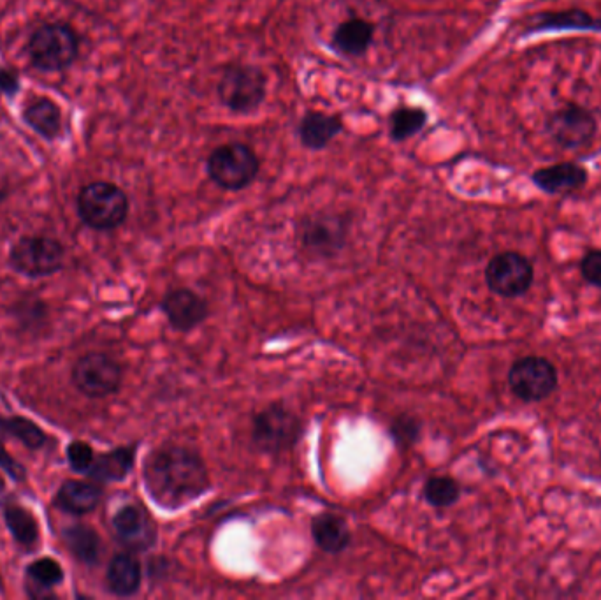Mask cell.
<instances>
[{"mask_svg": "<svg viewBox=\"0 0 601 600\" xmlns=\"http://www.w3.org/2000/svg\"><path fill=\"white\" fill-rule=\"evenodd\" d=\"M145 484L157 504L178 509L201 497L210 486V477L199 454L187 447L166 446L148 456Z\"/></svg>", "mask_w": 601, "mask_h": 600, "instance_id": "obj_1", "label": "cell"}, {"mask_svg": "<svg viewBox=\"0 0 601 600\" xmlns=\"http://www.w3.org/2000/svg\"><path fill=\"white\" fill-rule=\"evenodd\" d=\"M27 52L36 69L44 73H57L76 60L80 41L76 32L66 23H46L30 36Z\"/></svg>", "mask_w": 601, "mask_h": 600, "instance_id": "obj_2", "label": "cell"}, {"mask_svg": "<svg viewBox=\"0 0 601 600\" xmlns=\"http://www.w3.org/2000/svg\"><path fill=\"white\" fill-rule=\"evenodd\" d=\"M78 212L87 226L109 231L124 224L129 213V199L115 183H88L78 196Z\"/></svg>", "mask_w": 601, "mask_h": 600, "instance_id": "obj_3", "label": "cell"}, {"mask_svg": "<svg viewBox=\"0 0 601 600\" xmlns=\"http://www.w3.org/2000/svg\"><path fill=\"white\" fill-rule=\"evenodd\" d=\"M261 161L252 148L243 143L222 145L208 159V173L213 182L225 191H241L254 182Z\"/></svg>", "mask_w": 601, "mask_h": 600, "instance_id": "obj_4", "label": "cell"}, {"mask_svg": "<svg viewBox=\"0 0 601 600\" xmlns=\"http://www.w3.org/2000/svg\"><path fill=\"white\" fill-rule=\"evenodd\" d=\"M218 97L234 113H254L266 99V76L259 67H229L218 83Z\"/></svg>", "mask_w": 601, "mask_h": 600, "instance_id": "obj_5", "label": "cell"}, {"mask_svg": "<svg viewBox=\"0 0 601 600\" xmlns=\"http://www.w3.org/2000/svg\"><path fill=\"white\" fill-rule=\"evenodd\" d=\"M508 384L522 402H542L558 388V370L549 359L526 356L510 368Z\"/></svg>", "mask_w": 601, "mask_h": 600, "instance_id": "obj_6", "label": "cell"}, {"mask_svg": "<svg viewBox=\"0 0 601 600\" xmlns=\"http://www.w3.org/2000/svg\"><path fill=\"white\" fill-rule=\"evenodd\" d=\"M64 247L46 236H27L11 250V264L30 279L46 277L62 268Z\"/></svg>", "mask_w": 601, "mask_h": 600, "instance_id": "obj_7", "label": "cell"}, {"mask_svg": "<svg viewBox=\"0 0 601 600\" xmlns=\"http://www.w3.org/2000/svg\"><path fill=\"white\" fill-rule=\"evenodd\" d=\"M535 270L528 257L517 252H501L494 256L486 268L489 289L503 298H517L529 291Z\"/></svg>", "mask_w": 601, "mask_h": 600, "instance_id": "obj_8", "label": "cell"}, {"mask_svg": "<svg viewBox=\"0 0 601 600\" xmlns=\"http://www.w3.org/2000/svg\"><path fill=\"white\" fill-rule=\"evenodd\" d=\"M301 421L282 405H273L254 421V442L266 453H280L296 444Z\"/></svg>", "mask_w": 601, "mask_h": 600, "instance_id": "obj_9", "label": "cell"}, {"mask_svg": "<svg viewBox=\"0 0 601 600\" xmlns=\"http://www.w3.org/2000/svg\"><path fill=\"white\" fill-rule=\"evenodd\" d=\"M73 382L83 395L104 398L113 395L122 384V368L106 354H87L76 363Z\"/></svg>", "mask_w": 601, "mask_h": 600, "instance_id": "obj_10", "label": "cell"}, {"mask_svg": "<svg viewBox=\"0 0 601 600\" xmlns=\"http://www.w3.org/2000/svg\"><path fill=\"white\" fill-rule=\"evenodd\" d=\"M547 131L561 147L577 150L591 145L596 134V120L584 108L568 104L547 120Z\"/></svg>", "mask_w": 601, "mask_h": 600, "instance_id": "obj_11", "label": "cell"}, {"mask_svg": "<svg viewBox=\"0 0 601 600\" xmlns=\"http://www.w3.org/2000/svg\"><path fill=\"white\" fill-rule=\"evenodd\" d=\"M299 240L308 252L315 256L331 257L340 252L345 242V224L338 217L324 215L303 222Z\"/></svg>", "mask_w": 601, "mask_h": 600, "instance_id": "obj_12", "label": "cell"}, {"mask_svg": "<svg viewBox=\"0 0 601 600\" xmlns=\"http://www.w3.org/2000/svg\"><path fill=\"white\" fill-rule=\"evenodd\" d=\"M162 310L178 331L194 330L208 315V305L203 298L189 289H178L167 294L162 301Z\"/></svg>", "mask_w": 601, "mask_h": 600, "instance_id": "obj_13", "label": "cell"}, {"mask_svg": "<svg viewBox=\"0 0 601 600\" xmlns=\"http://www.w3.org/2000/svg\"><path fill=\"white\" fill-rule=\"evenodd\" d=\"M113 527L118 539L129 548L145 549L152 546V542L155 541V528L152 521L148 518V514L136 505L122 507L113 518Z\"/></svg>", "mask_w": 601, "mask_h": 600, "instance_id": "obj_14", "label": "cell"}, {"mask_svg": "<svg viewBox=\"0 0 601 600\" xmlns=\"http://www.w3.org/2000/svg\"><path fill=\"white\" fill-rule=\"evenodd\" d=\"M586 182V169L573 162H561L533 173V183L540 191L547 194H568V192L579 191Z\"/></svg>", "mask_w": 601, "mask_h": 600, "instance_id": "obj_15", "label": "cell"}, {"mask_svg": "<svg viewBox=\"0 0 601 600\" xmlns=\"http://www.w3.org/2000/svg\"><path fill=\"white\" fill-rule=\"evenodd\" d=\"M343 124L338 117L320 111H310L299 124L301 143L310 150H322L341 134Z\"/></svg>", "mask_w": 601, "mask_h": 600, "instance_id": "obj_16", "label": "cell"}, {"mask_svg": "<svg viewBox=\"0 0 601 600\" xmlns=\"http://www.w3.org/2000/svg\"><path fill=\"white\" fill-rule=\"evenodd\" d=\"M375 36V27L361 18H352L338 25L334 32L333 48L341 55L359 57L368 52Z\"/></svg>", "mask_w": 601, "mask_h": 600, "instance_id": "obj_17", "label": "cell"}, {"mask_svg": "<svg viewBox=\"0 0 601 600\" xmlns=\"http://www.w3.org/2000/svg\"><path fill=\"white\" fill-rule=\"evenodd\" d=\"M102 491L95 484L67 481L58 491L55 504L58 509L71 514L92 513L101 502Z\"/></svg>", "mask_w": 601, "mask_h": 600, "instance_id": "obj_18", "label": "cell"}, {"mask_svg": "<svg viewBox=\"0 0 601 600\" xmlns=\"http://www.w3.org/2000/svg\"><path fill=\"white\" fill-rule=\"evenodd\" d=\"M108 585L111 592L120 597H129L138 592L141 585V565L138 560L127 553L116 555L109 564Z\"/></svg>", "mask_w": 601, "mask_h": 600, "instance_id": "obj_19", "label": "cell"}, {"mask_svg": "<svg viewBox=\"0 0 601 600\" xmlns=\"http://www.w3.org/2000/svg\"><path fill=\"white\" fill-rule=\"evenodd\" d=\"M312 535L317 546L326 553H341L350 542L345 521L334 514H320L312 523Z\"/></svg>", "mask_w": 601, "mask_h": 600, "instance_id": "obj_20", "label": "cell"}, {"mask_svg": "<svg viewBox=\"0 0 601 600\" xmlns=\"http://www.w3.org/2000/svg\"><path fill=\"white\" fill-rule=\"evenodd\" d=\"M23 120L46 140H55L62 129V111L50 99H39L23 111Z\"/></svg>", "mask_w": 601, "mask_h": 600, "instance_id": "obj_21", "label": "cell"}, {"mask_svg": "<svg viewBox=\"0 0 601 600\" xmlns=\"http://www.w3.org/2000/svg\"><path fill=\"white\" fill-rule=\"evenodd\" d=\"M67 548L85 564H94L101 555V539L95 534L94 528L87 525H73L64 530Z\"/></svg>", "mask_w": 601, "mask_h": 600, "instance_id": "obj_22", "label": "cell"}, {"mask_svg": "<svg viewBox=\"0 0 601 600\" xmlns=\"http://www.w3.org/2000/svg\"><path fill=\"white\" fill-rule=\"evenodd\" d=\"M536 30H563V29H582V30H600L601 22L594 20L593 16L587 15L579 9H568V11H558V13H545L538 16V22L535 25Z\"/></svg>", "mask_w": 601, "mask_h": 600, "instance_id": "obj_23", "label": "cell"}, {"mask_svg": "<svg viewBox=\"0 0 601 600\" xmlns=\"http://www.w3.org/2000/svg\"><path fill=\"white\" fill-rule=\"evenodd\" d=\"M132 461L134 453L131 449H118L113 453L104 454L99 460H94L88 472L99 481H120L131 470Z\"/></svg>", "mask_w": 601, "mask_h": 600, "instance_id": "obj_24", "label": "cell"}, {"mask_svg": "<svg viewBox=\"0 0 601 600\" xmlns=\"http://www.w3.org/2000/svg\"><path fill=\"white\" fill-rule=\"evenodd\" d=\"M428 122V113L422 108H399L391 115V136L394 141H405L422 131Z\"/></svg>", "mask_w": 601, "mask_h": 600, "instance_id": "obj_25", "label": "cell"}, {"mask_svg": "<svg viewBox=\"0 0 601 600\" xmlns=\"http://www.w3.org/2000/svg\"><path fill=\"white\" fill-rule=\"evenodd\" d=\"M4 516H6L9 532L13 534L16 541L25 546H30L37 541V537H39L37 523L29 511H25L22 507H9Z\"/></svg>", "mask_w": 601, "mask_h": 600, "instance_id": "obj_26", "label": "cell"}, {"mask_svg": "<svg viewBox=\"0 0 601 600\" xmlns=\"http://www.w3.org/2000/svg\"><path fill=\"white\" fill-rule=\"evenodd\" d=\"M459 495L461 488L450 477H431L424 488V497L433 507H450L456 504Z\"/></svg>", "mask_w": 601, "mask_h": 600, "instance_id": "obj_27", "label": "cell"}, {"mask_svg": "<svg viewBox=\"0 0 601 600\" xmlns=\"http://www.w3.org/2000/svg\"><path fill=\"white\" fill-rule=\"evenodd\" d=\"M0 430L8 435H13L15 439L22 442L23 446L30 447V449H39L46 442L43 430L27 419L13 418L0 421Z\"/></svg>", "mask_w": 601, "mask_h": 600, "instance_id": "obj_28", "label": "cell"}, {"mask_svg": "<svg viewBox=\"0 0 601 600\" xmlns=\"http://www.w3.org/2000/svg\"><path fill=\"white\" fill-rule=\"evenodd\" d=\"M29 574L36 579L39 585L48 586V588L57 586L64 579L62 567L51 558H43V560H37L34 564H30Z\"/></svg>", "mask_w": 601, "mask_h": 600, "instance_id": "obj_29", "label": "cell"}, {"mask_svg": "<svg viewBox=\"0 0 601 600\" xmlns=\"http://www.w3.org/2000/svg\"><path fill=\"white\" fill-rule=\"evenodd\" d=\"M67 458L76 472H88L94 463V451L87 442H73L67 449Z\"/></svg>", "mask_w": 601, "mask_h": 600, "instance_id": "obj_30", "label": "cell"}, {"mask_svg": "<svg viewBox=\"0 0 601 600\" xmlns=\"http://www.w3.org/2000/svg\"><path fill=\"white\" fill-rule=\"evenodd\" d=\"M580 271L591 286L601 287V250L587 252L580 263Z\"/></svg>", "mask_w": 601, "mask_h": 600, "instance_id": "obj_31", "label": "cell"}, {"mask_svg": "<svg viewBox=\"0 0 601 600\" xmlns=\"http://www.w3.org/2000/svg\"><path fill=\"white\" fill-rule=\"evenodd\" d=\"M0 467L8 472L9 476L16 479V481H22L23 479V467L20 463H16L11 456H9L8 451L4 449V447L0 446Z\"/></svg>", "mask_w": 601, "mask_h": 600, "instance_id": "obj_32", "label": "cell"}, {"mask_svg": "<svg viewBox=\"0 0 601 600\" xmlns=\"http://www.w3.org/2000/svg\"><path fill=\"white\" fill-rule=\"evenodd\" d=\"M392 433L396 435L398 442H405V437H408V442H412V439H415V435H417V426H415L413 421L399 419L396 426L392 428Z\"/></svg>", "mask_w": 601, "mask_h": 600, "instance_id": "obj_33", "label": "cell"}, {"mask_svg": "<svg viewBox=\"0 0 601 600\" xmlns=\"http://www.w3.org/2000/svg\"><path fill=\"white\" fill-rule=\"evenodd\" d=\"M20 88L18 76L11 71H0V92L6 96H15Z\"/></svg>", "mask_w": 601, "mask_h": 600, "instance_id": "obj_34", "label": "cell"}, {"mask_svg": "<svg viewBox=\"0 0 601 600\" xmlns=\"http://www.w3.org/2000/svg\"><path fill=\"white\" fill-rule=\"evenodd\" d=\"M4 488V481H2V477H0V491Z\"/></svg>", "mask_w": 601, "mask_h": 600, "instance_id": "obj_35", "label": "cell"}]
</instances>
